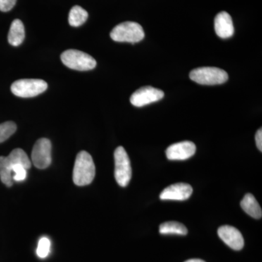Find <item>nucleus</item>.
<instances>
[{"instance_id":"16","label":"nucleus","mask_w":262,"mask_h":262,"mask_svg":"<svg viewBox=\"0 0 262 262\" xmlns=\"http://www.w3.org/2000/svg\"><path fill=\"white\" fill-rule=\"evenodd\" d=\"M89 18V13L83 8L76 5L71 9L69 15V23L74 27H80Z\"/></svg>"},{"instance_id":"13","label":"nucleus","mask_w":262,"mask_h":262,"mask_svg":"<svg viewBox=\"0 0 262 262\" xmlns=\"http://www.w3.org/2000/svg\"><path fill=\"white\" fill-rule=\"evenodd\" d=\"M215 32L222 39H227L234 34V29L232 17L225 11L221 12L215 16Z\"/></svg>"},{"instance_id":"22","label":"nucleus","mask_w":262,"mask_h":262,"mask_svg":"<svg viewBox=\"0 0 262 262\" xmlns=\"http://www.w3.org/2000/svg\"><path fill=\"white\" fill-rule=\"evenodd\" d=\"M256 143L258 149L262 151V130L261 128L257 131L256 134Z\"/></svg>"},{"instance_id":"23","label":"nucleus","mask_w":262,"mask_h":262,"mask_svg":"<svg viewBox=\"0 0 262 262\" xmlns=\"http://www.w3.org/2000/svg\"><path fill=\"white\" fill-rule=\"evenodd\" d=\"M185 262H206L203 260L199 259V258H192V259L187 260Z\"/></svg>"},{"instance_id":"8","label":"nucleus","mask_w":262,"mask_h":262,"mask_svg":"<svg viewBox=\"0 0 262 262\" xmlns=\"http://www.w3.org/2000/svg\"><path fill=\"white\" fill-rule=\"evenodd\" d=\"M52 144L49 139L42 138L37 141L33 147L32 160L36 168L46 169L52 162Z\"/></svg>"},{"instance_id":"12","label":"nucleus","mask_w":262,"mask_h":262,"mask_svg":"<svg viewBox=\"0 0 262 262\" xmlns=\"http://www.w3.org/2000/svg\"><path fill=\"white\" fill-rule=\"evenodd\" d=\"M218 235L229 247L239 251L244 246V239L238 229L232 226H222L218 229Z\"/></svg>"},{"instance_id":"2","label":"nucleus","mask_w":262,"mask_h":262,"mask_svg":"<svg viewBox=\"0 0 262 262\" xmlns=\"http://www.w3.org/2000/svg\"><path fill=\"white\" fill-rule=\"evenodd\" d=\"M96 167L91 155L85 151H81L76 158L73 170V182L76 185H89L94 181Z\"/></svg>"},{"instance_id":"17","label":"nucleus","mask_w":262,"mask_h":262,"mask_svg":"<svg viewBox=\"0 0 262 262\" xmlns=\"http://www.w3.org/2000/svg\"><path fill=\"white\" fill-rule=\"evenodd\" d=\"M160 233L162 234H177L186 235L188 230L183 224L177 222H167L160 226Z\"/></svg>"},{"instance_id":"19","label":"nucleus","mask_w":262,"mask_h":262,"mask_svg":"<svg viewBox=\"0 0 262 262\" xmlns=\"http://www.w3.org/2000/svg\"><path fill=\"white\" fill-rule=\"evenodd\" d=\"M51 241L48 237H43L39 239L37 248L38 257L45 258L47 257L51 251Z\"/></svg>"},{"instance_id":"15","label":"nucleus","mask_w":262,"mask_h":262,"mask_svg":"<svg viewBox=\"0 0 262 262\" xmlns=\"http://www.w3.org/2000/svg\"><path fill=\"white\" fill-rule=\"evenodd\" d=\"M25 38V29L24 24L19 19H15L12 22L9 33L8 42L13 46H19L24 42Z\"/></svg>"},{"instance_id":"6","label":"nucleus","mask_w":262,"mask_h":262,"mask_svg":"<svg viewBox=\"0 0 262 262\" xmlns=\"http://www.w3.org/2000/svg\"><path fill=\"white\" fill-rule=\"evenodd\" d=\"M47 89V82L39 79H22L15 81L11 85L12 93L21 98L34 97Z\"/></svg>"},{"instance_id":"4","label":"nucleus","mask_w":262,"mask_h":262,"mask_svg":"<svg viewBox=\"0 0 262 262\" xmlns=\"http://www.w3.org/2000/svg\"><path fill=\"white\" fill-rule=\"evenodd\" d=\"M191 80L203 85H215L225 83L228 80V74L216 67H201L193 70L189 74Z\"/></svg>"},{"instance_id":"7","label":"nucleus","mask_w":262,"mask_h":262,"mask_svg":"<svg viewBox=\"0 0 262 262\" xmlns=\"http://www.w3.org/2000/svg\"><path fill=\"white\" fill-rule=\"evenodd\" d=\"M115 177L120 187H125L132 177L130 161L126 151L122 146H119L115 151Z\"/></svg>"},{"instance_id":"14","label":"nucleus","mask_w":262,"mask_h":262,"mask_svg":"<svg viewBox=\"0 0 262 262\" xmlns=\"http://www.w3.org/2000/svg\"><path fill=\"white\" fill-rule=\"evenodd\" d=\"M241 206L247 214L251 215L253 218L256 219V220L261 218V206L258 204L257 201L253 194H250V193L246 194L241 201Z\"/></svg>"},{"instance_id":"9","label":"nucleus","mask_w":262,"mask_h":262,"mask_svg":"<svg viewBox=\"0 0 262 262\" xmlns=\"http://www.w3.org/2000/svg\"><path fill=\"white\" fill-rule=\"evenodd\" d=\"M163 97L164 92L161 90L145 86L135 91L130 96V101L134 106L141 107L160 101Z\"/></svg>"},{"instance_id":"10","label":"nucleus","mask_w":262,"mask_h":262,"mask_svg":"<svg viewBox=\"0 0 262 262\" xmlns=\"http://www.w3.org/2000/svg\"><path fill=\"white\" fill-rule=\"evenodd\" d=\"M196 146L192 141H185L168 146L165 151L170 160H185L195 154Z\"/></svg>"},{"instance_id":"21","label":"nucleus","mask_w":262,"mask_h":262,"mask_svg":"<svg viewBox=\"0 0 262 262\" xmlns=\"http://www.w3.org/2000/svg\"><path fill=\"white\" fill-rule=\"evenodd\" d=\"M17 0H0V10L8 12L13 9Z\"/></svg>"},{"instance_id":"18","label":"nucleus","mask_w":262,"mask_h":262,"mask_svg":"<svg viewBox=\"0 0 262 262\" xmlns=\"http://www.w3.org/2000/svg\"><path fill=\"white\" fill-rule=\"evenodd\" d=\"M15 122L9 121L0 124V143L4 142L16 131Z\"/></svg>"},{"instance_id":"5","label":"nucleus","mask_w":262,"mask_h":262,"mask_svg":"<svg viewBox=\"0 0 262 262\" xmlns=\"http://www.w3.org/2000/svg\"><path fill=\"white\" fill-rule=\"evenodd\" d=\"M61 59L68 68L77 71H89L96 67V61L84 52L67 50L62 53Z\"/></svg>"},{"instance_id":"11","label":"nucleus","mask_w":262,"mask_h":262,"mask_svg":"<svg viewBox=\"0 0 262 262\" xmlns=\"http://www.w3.org/2000/svg\"><path fill=\"white\" fill-rule=\"evenodd\" d=\"M193 192L192 187L185 183H178L165 188L160 194L163 201H183L189 199Z\"/></svg>"},{"instance_id":"1","label":"nucleus","mask_w":262,"mask_h":262,"mask_svg":"<svg viewBox=\"0 0 262 262\" xmlns=\"http://www.w3.org/2000/svg\"><path fill=\"white\" fill-rule=\"evenodd\" d=\"M16 164L23 165L27 170L32 166L28 155L23 149H15L8 157H0V179L8 187L13 185L12 168Z\"/></svg>"},{"instance_id":"20","label":"nucleus","mask_w":262,"mask_h":262,"mask_svg":"<svg viewBox=\"0 0 262 262\" xmlns=\"http://www.w3.org/2000/svg\"><path fill=\"white\" fill-rule=\"evenodd\" d=\"M27 169L24 168L23 165H13L12 168V173H13V179L15 182H22L27 178Z\"/></svg>"},{"instance_id":"3","label":"nucleus","mask_w":262,"mask_h":262,"mask_svg":"<svg viewBox=\"0 0 262 262\" xmlns=\"http://www.w3.org/2000/svg\"><path fill=\"white\" fill-rule=\"evenodd\" d=\"M144 29L138 23L133 21L118 24L110 33V37L115 42L134 43L140 42L144 38Z\"/></svg>"}]
</instances>
